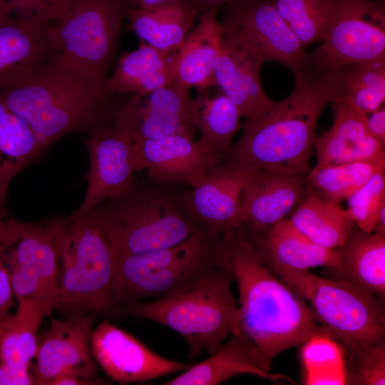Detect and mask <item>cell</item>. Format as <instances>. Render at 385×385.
Wrapping results in <instances>:
<instances>
[{
  "mask_svg": "<svg viewBox=\"0 0 385 385\" xmlns=\"http://www.w3.org/2000/svg\"><path fill=\"white\" fill-rule=\"evenodd\" d=\"M217 256L237 284L238 332L252 342L264 370L271 371L284 351L316 336L328 337L306 302L264 262L241 226L221 235Z\"/></svg>",
  "mask_w": 385,
  "mask_h": 385,
  "instance_id": "6da1fadb",
  "label": "cell"
},
{
  "mask_svg": "<svg viewBox=\"0 0 385 385\" xmlns=\"http://www.w3.org/2000/svg\"><path fill=\"white\" fill-rule=\"evenodd\" d=\"M344 67L311 75L295 74L293 92L257 116L246 119L240 139L220 164L246 173L277 168L307 175L315 128L327 104L337 96Z\"/></svg>",
  "mask_w": 385,
  "mask_h": 385,
  "instance_id": "7a4b0ae2",
  "label": "cell"
},
{
  "mask_svg": "<svg viewBox=\"0 0 385 385\" xmlns=\"http://www.w3.org/2000/svg\"><path fill=\"white\" fill-rule=\"evenodd\" d=\"M58 55L38 73L0 92L7 106L29 125L46 150L70 133H88L113 124L117 108L113 94L106 88L107 78L68 66Z\"/></svg>",
  "mask_w": 385,
  "mask_h": 385,
  "instance_id": "3957f363",
  "label": "cell"
},
{
  "mask_svg": "<svg viewBox=\"0 0 385 385\" xmlns=\"http://www.w3.org/2000/svg\"><path fill=\"white\" fill-rule=\"evenodd\" d=\"M50 221L61 262L55 309L67 318L113 314L118 259L95 210Z\"/></svg>",
  "mask_w": 385,
  "mask_h": 385,
  "instance_id": "277c9868",
  "label": "cell"
},
{
  "mask_svg": "<svg viewBox=\"0 0 385 385\" xmlns=\"http://www.w3.org/2000/svg\"><path fill=\"white\" fill-rule=\"evenodd\" d=\"M232 271L220 263L180 288L149 302H133L120 314L165 325L182 335L193 359L213 354L239 330V307L231 291Z\"/></svg>",
  "mask_w": 385,
  "mask_h": 385,
  "instance_id": "5b68a950",
  "label": "cell"
},
{
  "mask_svg": "<svg viewBox=\"0 0 385 385\" xmlns=\"http://www.w3.org/2000/svg\"><path fill=\"white\" fill-rule=\"evenodd\" d=\"M120 257L150 252L185 240L202 228L185 194L135 180L93 209Z\"/></svg>",
  "mask_w": 385,
  "mask_h": 385,
  "instance_id": "8992f818",
  "label": "cell"
},
{
  "mask_svg": "<svg viewBox=\"0 0 385 385\" xmlns=\"http://www.w3.org/2000/svg\"><path fill=\"white\" fill-rule=\"evenodd\" d=\"M267 266L309 302L319 326L351 356L385 339L384 301L343 280L281 265L261 255Z\"/></svg>",
  "mask_w": 385,
  "mask_h": 385,
  "instance_id": "52a82bcc",
  "label": "cell"
},
{
  "mask_svg": "<svg viewBox=\"0 0 385 385\" xmlns=\"http://www.w3.org/2000/svg\"><path fill=\"white\" fill-rule=\"evenodd\" d=\"M220 237L200 228L180 243L118 258L112 286L113 314L149 297H161L220 264Z\"/></svg>",
  "mask_w": 385,
  "mask_h": 385,
  "instance_id": "ba28073f",
  "label": "cell"
},
{
  "mask_svg": "<svg viewBox=\"0 0 385 385\" xmlns=\"http://www.w3.org/2000/svg\"><path fill=\"white\" fill-rule=\"evenodd\" d=\"M128 6L124 0H68L51 24V36L63 63L106 79Z\"/></svg>",
  "mask_w": 385,
  "mask_h": 385,
  "instance_id": "9c48e42d",
  "label": "cell"
},
{
  "mask_svg": "<svg viewBox=\"0 0 385 385\" xmlns=\"http://www.w3.org/2000/svg\"><path fill=\"white\" fill-rule=\"evenodd\" d=\"M0 255L17 302L40 303L50 316L57 303L58 255L47 222H24L6 217L0 227Z\"/></svg>",
  "mask_w": 385,
  "mask_h": 385,
  "instance_id": "30bf717a",
  "label": "cell"
},
{
  "mask_svg": "<svg viewBox=\"0 0 385 385\" xmlns=\"http://www.w3.org/2000/svg\"><path fill=\"white\" fill-rule=\"evenodd\" d=\"M322 41L306 55L303 70L311 75L385 58L384 1L339 0Z\"/></svg>",
  "mask_w": 385,
  "mask_h": 385,
  "instance_id": "8fae6325",
  "label": "cell"
},
{
  "mask_svg": "<svg viewBox=\"0 0 385 385\" xmlns=\"http://www.w3.org/2000/svg\"><path fill=\"white\" fill-rule=\"evenodd\" d=\"M222 36L264 63L277 61L294 75L303 71L304 47L272 0H235L227 4Z\"/></svg>",
  "mask_w": 385,
  "mask_h": 385,
  "instance_id": "7c38bea8",
  "label": "cell"
},
{
  "mask_svg": "<svg viewBox=\"0 0 385 385\" xmlns=\"http://www.w3.org/2000/svg\"><path fill=\"white\" fill-rule=\"evenodd\" d=\"M200 98H192L188 89L175 81L118 106L113 124L133 142L172 135L194 138Z\"/></svg>",
  "mask_w": 385,
  "mask_h": 385,
  "instance_id": "4fadbf2b",
  "label": "cell"
},
{
  "mask_svg": "<svg viewBox=\"0 0 385 385\" xmlns=\"http://www.w3.org/2000/svg\"><path fill=\"white\" fill-rule=\"evenodd\" d=\"M97 316L87 314L53 319L50 328L38 344L36 363L32 377L34 384L51 385L63 375L93 379L98 371L91 349L93 326Z\"/></svg>",
  "mask_w": 385,
  "mask_h": 385,
  "instance_id": "5bb4252c",
  "label": "cell"
},
{
  "mask_svg": "<svg viewBox=\"0 0 385 385\" xmlns=\"http://www.w3.org/2000/svg\"><path fill=\"white\" fill-rule=\"evenodd\" d=\"M222 160L207 140L172 135L133 142L135 172L147 170L157 182L185 183L193 187Z\"/></svg>",
  "mask_w": 385,
  "mask_h": 385,
  "instance_id": "9a60e30c",
  "label": "cell"
},
{
  "mask_svg": "<svg viewBox=\"0 0 385 385\" xmlns=\"http://www.w3.org/2000/svg\"><path fill=\"white\" fill-rule=\"evenodd\" d=\"M92 355L104 372L122 384L142 383L191 365L165 358L150 350L125 331L102 321L91 337Z\"/></svg>",
  "mask_w": 385,
  "mask_h": 385,
  "instance_id": "2e32d148",
  "label": "cell"
},
{
  "mask_svg": "<svg viewBox=\"0 0 385 385\" xmlns=\"http://www.w3.org/2000/svg\"><path fill=\"white\" fill-rule=\"evenodd\" d=\"M87 134L85 143L89 155V170L84 199L76 210L79 213L93 210L135 180L133 141L127 133L111 124Z\"/></svg>",
  "mask_w": 385,
  "mask_h": 385,
  "instance_id": "e0dca14e",
  "label": "cell"
},
{
  "mask_svg": "<svg viewBox=\"0 0 385 385\" xmlns=\"http://www.w3.org/2000/svg\"><path fill=\"white\" fill-rule=\"evenodd\" d=\"M51 24L0 16V92L38 73L59 54L52 40Z\"/></svg>",
  "mask_w": 385,
  "mask_h": 385,
  "instance_id": "ac0fdd59",
  "label": "cell"
},
{
  "mask_svg": "<svg viewBox=\"0 0 385 385\" xmlns=\"http://www.w3.org/2000/svg\"><path fill=\"white\" fill-rule=\"evenodd\" d=\"M307 175L277 168H260L250 175L242 197V225L257 232L267 230L304 197Z\"/></svg>",
  "mask_w": 385,
  "mask_h": 385,
  "instance_id": "d6986e66",
  "label": "cell"
},
{
  "mask_svg": "<svg viewBox=\"0 0 385 385\" xmlns=\"http://www.w3.org/2000/svg\"><path fill=\"white\" fill-rule=\"evenodd\" d=\"M250 175L220 164L185 194L191 213L210 235L219 237L242 225V192Z\"/></svg>",
  "mask_w": 385,
  "mask_h": 385,
  "instance_id": "ffe728a7",
  "label": "cell"
},
{
  "mask_svg": "<svg viewBox=\"0 0 385 385\" xmlns=\"http://www.w3.org/2000/svg\"><path fill=\"white\" fill-rule=\"evenodd\" d=\"M332 103L334 123L314 140L316 167L356 162L385 167L384 145L369 132L362 117L337 98Z\"/></svg>",
  "mask_w": 385,
  "mask_h": 385,
  "instance_id": "44dd1931",
  "label": "cell"
},
{
  "mask_svg": "<svg viewBox=\"0 0 385 385\" xmlns=\"http://www.w3.org/2000/svg\"><path fill=\"white\" fill-rule=\"evenodd\" d=\"M262 63L232 41L221 38L215 71V86L246 119L259 115L273 103L265 93L261 80Z\"/></svg>",
  "mask_w": 385,
  "mask_h": 385,
  "instance_id": "7402d4cb",
  "label": "cell"
},
{
  "mask_svg": "<svg viewBox=\"0 0 385 385\" xmlns=\"http://www.w3.org/2000/svg\"><path fill=\"white\" fill-rule=\"evenodd\" d=\"M241 227L264 258L301 270L324 267L335 274L339 269L337 248L327 249L317 245L302 233L289 219L284 218L262 232Z\"/></svg>",
  "mask_w": 385,
  "mask_h": 385,
  "instance_id": "603a6c76",
  "label": "cell"
},
{
  "mask_svg": "<svg viewBox=\"0 0 385 385\" xmlns=\"http://www.w3.org/2000/svg\"><path fill=\"white\" fill-rule=\"evenodd\" d=\"M46 316L36 301L18 302L16 312L0 332V385L34 384L29 368L37 352V331Z\"/></svg>",
  "mask_w": 385,
  "mask_h": 385,
  "instance_id": "cb8c5ba5",
  "label": "cell"
},
{
  "mask_svg": "<svg viewBox=\"0 0 385 385\" xmlns=\"http://www.w3.org/2000/svg\"><path fill=\"white\" fill-rule=\"evenodd\" d=\"M242 374L255 375L272 382L283 380L293 382L289 376L264 370L260 364L256 349L243 333H232L205 360L183 371L165 385H217Z\"/></svg>",
  "mask_w": 385,
  "mask_h": 385,
  "instance_id": "d4e9b609",
  "label": "cell"
},
{
  "mask_svg": "<svg viewBox=\"0 0 385 385\" xmlns=\"http://www.w3.org/2000/svg\"><path fill=\"white\" fill-rule=\"evenodd\" d=\"M177 53L142 43L120 56L106 88L113 94H144L165 86L175 81Z\"/></svg>",
  "mask_w": 385,
  "mask_h": 385,
  "instance_id": "484cf974",
  "label": "cell"
},
{
  "mask_svg": "<svg viewBox=\"0 0 385 385\" xmlns=\"http://www.w3.org/2000/svg\"><path fill=\"white\" fill-rule=\"evenodd\" d=\"M216 12L201 14L198 25L188 34L178 51L175 81L183 88L215 86L214 71L222 38Z\"/></svg>",
  "mask_w": 385,
  "mask_h": 385,
  "instance_id": "4316f807",
  "label": "cell"
},
{
  "mask_svg": "<svg viewBox=\"0 0 385 385\" xmlns=\"http://www.w3.org/2000/svg\"><path fill=\"white\" fill-rule=\"evenodd\" d=\"M340 280L356 286L384 301L385 297V237L352 230L337 247Z\"/></svg>",
  "mask_w": 385,
  "mask_h": 385,
  "instance_id": "83f0119b",
  "label": "cell"
},
{
  "mask_svg": "<svg viewBox=\"0 0 385 385\" xmlns=\"http://www.w3.org/2000/svg\"><path fill=\"white\" fill-rule=\"evenodd\" d=\"M196 9L188 0L150 9L128 6V29L148 45L165 51H178L193 25Z\"/></svg>",
  "mask_w": 385,
  "mask_h": 385,
  "instance_id": "f1b7e54d",
  "label": "cell"
},
{
  "mask_svg": "<svg viewBox=\"0 0 385 385\" xmlns=\"http://www.w3.org/2000/svg\"><path fill=\"white\" fill-rule=\"evenodd\" d=\"M289 220L312 242L327 249L342 245L355 225L348 209L323 198L309 186Z\"/></svg>",
  "mask_w": 385,
  "mask_h": 385,
  "instance_id": "f546056e",
  "label": "cell"
},
{
  "mask_svg": "<svg viewBox=\"0 0 385 385\" xmlns=\"http://www.w3.org/2000/svg\"><path fill=\"white\" fill-rule=\"evenodd\" d=\"M46 150L29 125L0 95V206L13 178Z\"/></svg>",
  "mask_w": 385,
  "mask_h": 385,
  "instance_id": "4dcf8cb0",
  "label": "cell"
},
{
  "mask_svg": "<svg viewBox=\"0 0 385 385\" xmlns=\"http://www.w3.org/2000/svg\"><path fill=\"white\" fill-rule=\"evenodd\" d=\"M336 98L359 115L380 108L385 100V58L344 66Z\"/></svg>",
  "mask_w": 385,
  "mask_h": 385,
  "instance_id": "1f68e13d",
  "label": "cell"
},
{
  "mask_svg": "<svg viewBox=\"0 0 385 385\" xmlns=\"http://www.w3.org/2000/svg\"><path fill=\"white\" fill-rule=\"evenodd\" d=\"M339 0H275L274 6L305 48L323 41Z\"/></svg>",
  "mask_w": 385,
  "mask_h": 385,
  "instance_id": "d6a6232c",
  "label": "cell"
},
{
  "mask_svg": "<svg viewBox=\"0 0 385 385\" xmlns=\"http://www.w3.org/2000/svg\"><path fill=\"white\" fill-rule=\"evenodd\" d=\"M385 167L356 162L314 167L307 175L309 186L323 198L339 204L348 200L376 172Z\"/></svg>",
  "mask_w": 385,
  "mask_h": 385,
  "instance_id": "836d02e7",
  "label": "cell"
},
{
  "mask_svg": "<svg viewBox=\"0 0 385 385\" xmlns=\"http://www.w3.org/2000/svg\"><path fill=\"white\" fill-rule=\"evenodd\" d=\"M197 127L204 138L223 158L232 146L235 133L241 128L237 107L223 94L209 98L200 96Z\"/></svg>",
  "mask_w": 385,
  "mask_h": 385,
  "instance_id": "e575fe53",
  "label": "cell"
},
{
  "mask_svg": "<svg viewBox=\"0 0 385 385\" xmlns=\"http://www.w3.org/2000/svg\"><path fill=\"white\" fill-rule=\"evenodd\" d=\"M302 344L307 384H346L345 354L336 340L316 336Z\"/></svg>",
  "mask_w": 385,
  "mask_h": 385,
  "instance_id": "d590c367",
  "label": "cell"
},
{
  "mask_svg": "<svg viewBox=\"0 0 385 385\" xmlns=\"http://www.w3.org/2000/svg\"><path fill=\"white\" fill-rule=\"evenodd\" d=\"M385 169L374 174L349 199V210L359 229L371 233L381 210L385 207Z\"/></svg>",
  "mask_w": 385,
  "mask_h": 385,
  "instance_id": "8d00e7d4",
  "label": "cell"
},
{
  "mask_svg": "<svg viewBox=\"0 0 385 385\" xmlns=\"http://www.w3.org/2000/svg\"><path fill=\"white\" fill-rule=\"evenodd\" d=\"M349 359L346 384H385V339L359 350Z\"/></svg>",
  "mask_w": 385,
  "mask_h": 385,
  "instance_id": "74e56055",
  "label": "cell"
},
{
  "mask_svg": "<svg viewBox=\"0 0 385 385\" xmlns=\"http://www.w3.org/2000/svg\"><path fill=\"white\" fill-rule=\"evenodd\" d=\"M68 0H0V16L53 22Z\"/></svg>",
  "mask_w": 385,
  "mask_h": 385,
  "instance_id": "f35d334b",
  "label": "cell"
},
{
  "mask_svg": "<svg viewBox=\"0 0 385 385\" xmlns=\"http://www.w3.org/2000/svg\"><path fill=\"white\" fill-rule=\"evenodd\" d=\"M14 292L8 270L4 267L0 268V332L8 322L14 306Z\"/></svg>",
  "mask_w": 385,
  "mask_h": 385,
  "instance_id": "ab89813d",
  "label": "cell"
},
{
  "mask_svg": "<svg viewBox=\"0 0 385 385\" xmlns=\"http://www.w3.org/2000/svg\"><path fill=\"white\" fill-rule=\"evenodd\" d=\"M369 132L383 145H385V108L381 106L376 111L360 115Z\"/></svg>",
  "mask_w": 385,
  "mask_h": 385,
  "instance_id": "60d3db41",
  "label": "cell"
},
{
  "mask_svg": "<svg viewBox=\"0 0 385 385\" xmlns=\"http://www.w3.org/2000/svg\"><path fill=\"white\" fill-rule=\"evenodd\" d=\"M103 384H106V382L98 378L86 379L73 375H63L54 379L51 385H90Z\"/></svg>",
  "mask_w": 385,
  "mask_h": 385,
  "instance_id": "b9f144b4",
  "label": "cell"
},
{
  "mask_svg": "<svg viewBox=\"0 0 385 385\" xmlns=\"http://www.w3.org/2000/svg\"><path fill=\"white\" fill-rule=\"evenodd\" d=\"M196 9L197 12L204 14L211 11H217L223 4H228L235 0H188Z\"/></svg>",
  "mask_w": 385,
  "mask_h": 385,
  "instance_id": "7bdbcfd3",
  "label": "cell"
},
{
  "mask_svg": "<svg viewBox=\"0 0 385 385\" xmlns=\"http://www.w3.org/2000/svg\"><path fill=\"white\" fill-rule=\"evenodd\" d=\"M178 1L180 0H124L128 6L136 9H150Z\"/></svg>",
  "mask_w": 385,
  "mask_h": 385,
  "instance_id": "ee69618b",
  "label": "cell"
},
{
  "mask_svg": "<svg viewBox=\"0 0 385 385\" xmlns=\"http://www.w3.org/2000/svg\"><path fill=\"white\" fill-rule=\"evenodd\" d=\"M372 233L385 237V207L381 210Z\"/></svg>",
  "mask_w": 385,
  "mask_h": 385,
  "instance_id": "f6af8a7d",
  "label": "cell"
},
{
  "mask_svg": "<svg viewBox=\"0 0 385 385\" xmlns=\"http://www.w3.org/2000/svg\"><path fill=\"white\" fill-rule=\"evenodd\" d=\"M6 217V215L4 207H2L0 206V227L1 225L3 224Z\"/></svg>",
  "mask_w": 385,
  "mask_h": 385,
  "instance_id": "bcb514c9",
  "label": "cell"
},
{
  "mask_svg": "<svg viewBox=\"0 0 385 385\" xmlns=\"http://www.w3.org/2000/svg\"><path fill=\"white\" fill-rule=\"evenodd\" d=\"M3 267V263H2V260H1V255H0V268Z\"/></svg>",
  "mask_w": 385,
  "mask_h": 385,
  "instance_id": "7dc6e473",
  "label": "cell"
},
{
  "mask_svg": "<svg viewBox=\"0 0 385 385\" xmlns=\"http://www.w3.org/2000/svg\"><path fill=\"white\" fill-rule=\"evenodd\" d=\"M379 1H384V0H379Z\"/></svg>",
  "mask_w": 385,
  "mask_h": 385,
  "instance_id": "c3c4849f",
  "label": "cell"
}]
</instances>
